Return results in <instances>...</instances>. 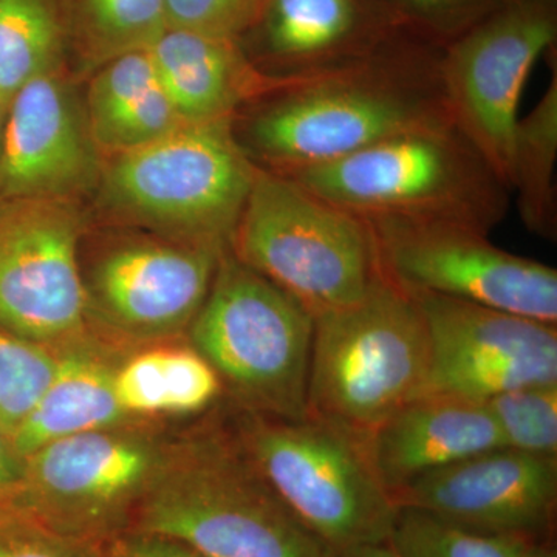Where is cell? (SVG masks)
I'll list each match as a JSON object with an SVG mask.
<instances>
[{
    "label": "cell",
    "instance_id": "obj_1",
    "mask_svg": "<svg viewBox=\"0 0 557 557\" xmlns=\"http://www.w3.org/2000/svg\"><path fill=\"white\" fill-rule=\"evenodd\" d=\"M440 54L438 47L406 36L368 60L288 79L237 113L234 135L260 170L292 175L453 120Z\"/></svg>",
    "mask_w": 557,
    "mask_h": 557
},
{
    "label": "cell",
    "instance_id": "obj_2",
    "mask_svg": "<svg viewBox=\"0 0 557 557\" xmlns=\"http://www.w3.org/2000/svg\"><path fill=\"white\" fill-rule=\"evenodd\" d=\"M131 531L171 539L203 557H338L260 474L223 401L180 428Z\"/></svg>",
    "mask_w": 557,
    "mask_h": 557
},
{
    "label": "cell",
    "instance_id": "obj_3",
    "mask_svg": "<svg viewBox=\"0 0 557 557\" xmlns=\"http://www.w3.org/2000/svg\"><path fill=\"white\" fill-rule=\"evenodd\" d=\"M285 177L361 219L435 220L485 234L507 218L512 194L453 120Z\"/></svg>",
    "mask_w": 557,
    "mask_h": 557
},
{
    "label": "cell",
    "instance_id": "obj_4",
    "mask_svg": "<svg viewBox=\"0 0 557 557\" xmlns=\"http://www.w3.org/2000/svg\"><path fill=\"white\" fill-rule=\"evenodd\" d=\"M431 341L417 300L375 277L355 306L314 318L307 417L364 448L426 383Z\"/></svg>",
    "mask_w": 557,
    "mask_h": 557
},
{
    "label": "cell",
    "instance_id": "obj_5",
    "mask_svg": "<svg viewBox=\"0 0 557 557\" xmlns=\"http://www.w3.org/2000/svg\"><path fill=\"white\" fill-rule=\"evenodd\" d=\"M313 335L309 311L226 247L188 341L219 373L231 406L302 420Z\"/></svg>",
    "mask_w": 557,
    "mask_h": 557
},
{
    "label": "cell",
    "instance_id": "obj_6",
    "mask_svg": "<svg viewBox=\"0 0 557 557\" xmlns=\"http://www.w3.org/2000/svg\"><path fill=\"white\" fill-rule=\"evenodd\" d=\"M228 247L313 318L355 306L379 276L364 220L258 166Z\"/></svg>",
    "mask_w": 557,
    "mask_h": 557
},
{
    "label": "cell",
    "instance_id": "obj_7",
    "mask_svg": "<svg viewBox=\"0 0 557 557\" xmlns=\"http://www.w3.org/2000/svg\"><path fill=\"white\" fill-rule=\"evenodd\" d=\"M231 426L289 511L336 556L391 539L398 507L364 448L313 420L258 416L223 399Z\"/></svg>",
    "mask_w": 557,
    "mask_h": 557
},
{
    "label": "cell",
    "instance_id": "obj_8",
    "mask_svg": "<svg viewBox=\"0 0 557 557\" xmlns=\"http://www.w3.org/2000/svg\"><path fill=\"white\" fill-rule=\"evenodd\" d=\"M255 172L233 121L185 123L112 156L101 197L113 214L160 236L228 245Z\"/></svg>",
    "mask_w": 557,
    "mask_h": 557
},
{
    "label": "cell",
    "instance_id": "obj_9",
    "mask_svg": "<svg viewBox=\"0 0 557 557\" xmlns=\"http://www.w3.org/2000/svg\"><path fill=\"white\" fill-rule=\"evenodd\" d=\"M183 423L132 420L51 442L25 457L11 511L86 541L129 533Z\"/></svg>",
    "mask_w": 557,
    "mask_h": 557
},
{
    "label": "cell",
    "instance_id": "obj_10",
    "mask_svg": "<svg viewBox=\"0 0 557 557\" xmlns=\"http://www.w3.org/2000/svg\"><path fill=\"white\" fill-rule=\"evenodd\" d=\"M226 247L164 236L81 244L87 333L123 355L188 338Z\"/></svg>",
    "mask_w": 557,
    "mask_h": 557
},
{
    "label": "cell",
    "instance_id": "obj_11",
    "mask_svg": "<svg viewBox=\"0 0 557 557\" xmlns=\"http://www.w3.org/2000/svg\"><path fill=\"white\" fill-rule=\"evenodd\" d=\"M368 223L381 277L408 295L468 300L556 325L557 271L498 248L490 234L435 220Z\"/></svg>",
    "mask_w": 557,
    "mask_h": 557
},
{
    "label": "cell",
    "instance_id": "obj_12",
    "mask_svg": "<svg viewBox=\"0 0 557 557\" xmlns=\"http://www.w3.org/2000/svg\"><path fill=\"white\" fill-rule=\"evenodd\" d=\"M557 2L504 0L442 49L450 119L511 189L512 141L531 70L556 49Z\"/></svg>",
    "mask_w": 557,
    "mask_h": 557
},
{
    "label": "cell",
    "instance_id": "obj_13",
    "mask_svg": "<svg viewBox=\"0 0 557 557\" xmlns=\"http://www.w3.org/2000/svg\"><path fill=\"white\" fill-rule=\"evenodd\" d=\"M83 236L72 200H0V329L53 350L89 335Z\"/></svg>",
    "mask_w": 557,
    "mask_h": 557
},
{
    "label": "cell",
    "instance_id": "obj_14",
    "mask_svg": "<svg viewBox=\"0 0 557 557\" xmlns=\"http://www.w3.org/2000/svg\"><path fill=\"white\" fill-rule=\"evenodd\" d=\"M412 298L431 341V362L420 397L487 401L516 388L557 383L556 325L468 300L434 295Z\"/></svg>",
    "mask_w": 557,
    "mask_h": 557
},
{
    "label": "cell",
    "instance_id": "obj_15",
    "mask_svg": "<svg viewBox=\"0 0 557 557\" xmlns=\"http://www.w3.org/2000/svg\"><path fill=\"white\" fill-rule=\"evenodd\" d=\"M394 500L479 533L544 541L556 520L557 458L487 450L412 480Z\"/></svg>",
    "mask_w": 557,
    "mask_h": 557
},
{
    "label": "cell",
    "instance_id": "obj_16",
    "mask_svg": "<svg viewBox=\"0 0 557 557\" xmlns=\"http://www.w3.org/2000/svg\"><path fill=\"white\" fill-rule=\"evenodd\" d=\"M97 174L89 123L57 70L17 90L0 135V200H72Z\"/></svg>",
    "mask_w": 557,
    "mask_h": 557
},
{
    "label": "cell",
    "instance_id": "obj_17",
    "mask_svg": "<svg viewBox=\"0 0 557 557\" xmlns=\"http://www.w3.org/2000/svg\"><path fill=\"white\" fill-rule=\"evenodd\" d=\"M263 75L300 79L373 57L409 35L379 0H263L240 38ZM416 38V36H413Z\"/></svg>",
    "mask_w": 557,
    "mask_h": 557
},
{
    "label": "cell",
    "instance_id": "obj_18",
    "mask_svg": "<svg viewBox=\"0 0 557 557\" xmlns=\"http://www.w3.org/2000/svg\"><path fill=\"white\" fill-rule=\"evenodd\" d=\"M498 448L504 438L486 403L449 395L413 398L364 446L392 497L421 475Z\"/></svg>",
    "mask_w": 557,
    "mask_h": 557
},
{
    "label": "cell",
    "instance_id": "obj_19",
    "mask_svg": "<svg viewBox=\"0 0 557 557\" xmlns=\"http://www.w3.org/2000/svg\"><path fill=\"white\" fill-rule=\"evenodd\" d=\"M148 50L160 86L186 123L233 121L242 109L288 81L263 75L239 39L164 28Z\"/></svg>",
    "mask_w": 557,
    "mask_h": 557
},
{
    "label": "cell",
    "instance_id": "obj_20",
    "mask_svg": "<svg viewBox=\"0 0 557 557\" xmlns=\"http://www.w3.org/2000/svg\"><path fill=\"white\" fill-rule=\"evenodd\" d=\"M58 366L49 387L11 440L21 456L57 440L119 426L131 418L115 397V372L126 355L87 335L58 348Z\"/></svg>",
    "mask_w": 557,
    "mask_h": 557
},
{
    "label": "cell",
    "instance_id": "obj_21",
    "mask_svg": "<svg viewBox=\"0 0 557 557\" xmlns=\"http://www.w3.org/2000/svg\"><path fill=\"white\" fill-rule=\"evenodd\" d=\"M113 386L131 418L172 423L207 416L225 394L219 373L188 338L131 351L121 359Z\"/></svg>",
    "mask_w": 557,
    "mask_h": 557
},
{
    "label": "cell",
    "instance_id": "obj_22",
    "mask_svg": "<svg viewBox=\"0 0 557 557\" xmlns=\"http://www.w3.org/2000/svg\"><path fill=\"white\" fill-rule=\"evenodd\" d=\"M557 67L541 101L518 121L512 141L511 193L528 230L544 239L557 234Z\"/></svg>",
    "mask_w": 557,
    "mask_h": 557
},
{
    "label": "cell",
    "instance_id": "obj_23",
    "mask_svg": "<svg viewBox=\"0 0 557 557\" xmlns=\"http://www.w3.org/2000/svg\"><path fill=\"white\" fill-rule=\"evenodd\" d=\"M62 36L54 0H0V100L57 70Z\"/></svg>",
    "mask_w": 557,
    "mask_h": 557
},
{
    "label": "cell",
    "instance_id": "obj_24",
    "mask_svg": "<svg viewBox=\"0 0 557 557\" xmlns=\"http://www.w3.org/2000/svg\"><path fill=\"white\" fill-rule=\"evenodd\" d=\"M76 27L90 60L148 49L164 28V0H75Z\"/></svg>",
    "mask_w": 557,
    "mask_h": 557
},
{
    "label": "cell",
    "instance_id": "obj_25",
    "mask_svg": "<svg viewBox=\"0 0 557 557\" xmlns=\"http://www.w3.org/2000/svg\"><path fill=\"white\" fill-rule=\"evenodd\" d=\"M534 542L467 530L412 508H398L388 539L399 557H523Z\"/></svg>",
    "mask_w": 557,
    "mask_h": 557
},
{
    "label": "cell",
    "instance_id": "obj_26",
    "mask_svg": "<svg viewBox=\"0 0 557 557\" xmlns=\"http://www.w3.org/2000/svg\"><path fill=\"white\" fill-rule=\"evenodd\" d=\"M53 348L0 329V428L13 432L49 387L57 372Z\"/></svg>",
    "mask_w": 557,
    "mask_h": 557
},
{
    "label": "cell",
    "instance_id": "obj_27",
    "mask_svg": "<svg viewBox=\"0 0 557 557\" xmlns=\"http://www.w3.org/2000/svg\"><path fill=\"white\" fill-rule=\"evenodd\" d=\"M485 403L505 448L557 458V383L516 388Z\"/></svg>",
    "mask_w": 557,
    "mask_h": 557
},
{
    "label": "cell",
    "instance_id": "obj_28",
    "mask_svg": "<svg viewBox=\"0 0 557 557\" xmlns=\"http://www.w3.org/2000/svg\"><path fill=\"white\" fill-rule=\"evenodd\" d=\"M409 35L445 49L504 0H379Z\"/></svg>",
    "mask_w": 557,
    "mask_h": 557
},
{
    "label": "cell",
    "instance_id": "obj_29",
    "mask_svg": "<svg viewBox=\"0 0 557 557\" xmlns=\"http://www.w3.org/2000/svg\"><path fill=\"white\" fill-rule=\"evenodd\" d=\"M185 123L159 84L90 135L97 149L116 156L157 141Z\"/></svg>",
    "mask_w": 557,
    "mask_h": 557
},
{
    "label": "cell",
    "instance_id": "obj_30",
    "mask_svg": "<svg viewBox=\"0 0 557 557\" xmlns=\"http://www.w3.org/2000/svg\"><path fill=\"white\" fill-rule=\"evenodd\" d=\"M102 65L101 72L91 79L87 95L90 131L108 123L160 84L148 49L126 51Z\"/></svg>",
    "mask_w": 557,
    "mask_h": 557
},
{
    "label": "cell",
    "instance_id": "obj_31",
    "mask_svg": "<svg viewBox=\"0 0 557 557\" xmlns=\"http://www.w3.org/2000/svg\"><path fill=\"white\" fill-rule=\"evenodd\" d=\"M106 545L58 533L22 512L0 511V557H106Z\"/></svg>",
    "mask_w": 557,
    "mask_h": 557
},
{
    "label": "cell",
    "instance_id": "obj_32",
    "mask_svg": "<svg viewBox=\"0 0 557 557\" xmlns=\"http://www.w3.org/2000/svg\"><path fill=\"white\" fill-rule=\"evenodd\" d=\"M263 0H164L166 28L239 39L258 17Z\"/></svg>",
    "mask_w": 557,
    "mask_h": 557
},
{
    "label": "cell",
    "instance_id": "obj_33",
    "mask_svg": "<svg viewBox=\"0 0 557 557\" xmlns=\"http://www.w3.org/2000/svg\"><path fill=\"white\" fill-rule=\"evenodd\" d=\"M106 557H203L178 542L129 531L106 545Z\"/></svg>",
    "mask_w": 557,
    "mask_h": 557
},
{
    "label": "cell",
    "instance_id": "obj_34",
    "mask_svg": "<svg viewBox=\"0 0 557 557\" xmlns=\"http://www.w3.org/2000/svg\"><path fill=\"white\" fill-rule=\"evenodd\" d=\"M25 478V457L14 446L10 432L0 428V511H11Z\"/></svg>",
    "mask_w": 557,
    "mask_h": 557
},
{
    "label": "cell",
    "instance_id": "obj_35",
    "mask_svg": "<svg viewBox=\"0 0 557 557\" xmlns=\"http://www.w3.org/2000/svg\"><path fill=\"white\" fill-rule=\"evenodd\" d=\"M338 557H399L388 542L383 544L359 545L339 553Z\"/></svg>",
    "mask_w": 557,
    "mask_h": 557
},
{
    "label": "cell",
    "instance_id": "obj_36",
    "mask_svg": "<svg viewBox=\"0 0 557 557\" xmlns=\"http://www.w3.org/2000/svg\"><path fill=\"white\" fill-rule=\"evenodd\" d=\"M523 557H557V549L555 544H552V539L548 537L534 542Z\"/></svg>",
    "mask_w": 557,
    "mask_h": 557
},
{
    "label": "cell",
    "instance_id": "obj_37",
    "mask_svg": "<svg viewBox=\"0 0 557 557\" xmlns=\"http://www.w3.org/2000/svg\"><path fill=\"white\" fill-rule=\"evenodd\" d=\"M7 106H9V102L0 100V135H2L3 120H5Z\"/></svg>",
    "mask_w": 557,
    "mask_h": 557
},
{
    "label": "cell",
    "instance_id": "obj_38",
    "mask_svg": "<svg viewBox=\"0 0 557 557\" xmlns=\"http://www.w3.org/2000/svg\"><path fill=\"white\" fill-rule=\"evenodd\" d=\"M549 2H557V0H549Z\"/></svg>",
    "mask_w": 557,
    "mask_h": 557
}]
</instances>
